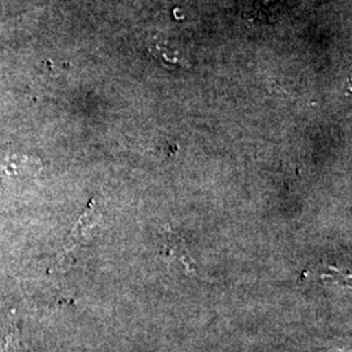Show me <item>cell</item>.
<instances>
[{"label": "cell", "mask_w": 352, "mask_h": 352, "mask_svg": "<svg viewBox=\"0 0 352 352\" xmlns=\"http://www.w3.org/2000/svg\"><path fill=\"white\" fill-rule=\"evenodd\" d=\"M167 253L176 257L177 260H180L182 264L186 265V267L188 270L193 269V261L188 254L187 248L184 247V244L182 243V240L179 241V238L174 235L173 232H168V240H167Z\"/></svg>", "instance_id": "cell-2"}, {"label": "cell", "mask_w": 352, "mask_h": 352, "mask_svg": "<svg viewBox=\"0 0 352 352\" xmlns=\"http://www.w3.org/2000/svg\"><path fill=\"white\" fill-rule=\"evenodd\" d=\"M101 219V213L97 206V202L93 199L89 202L85 212L81 214L76 222L75 227L71 230L64 243L65 251H72L77 245L82 244L88 238L90 231L98 225Z\"/></svg>", "instance_id": "cell-1"}]
</instances>
